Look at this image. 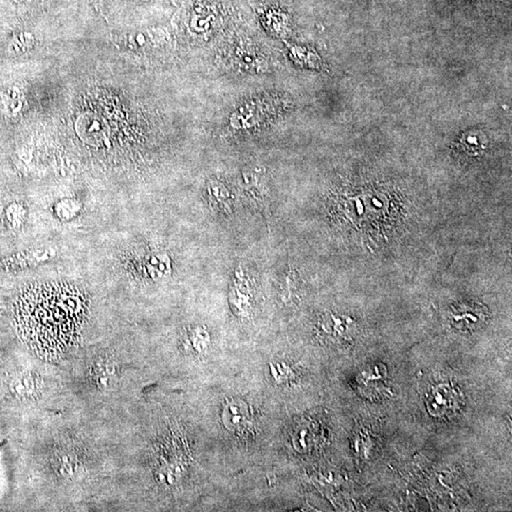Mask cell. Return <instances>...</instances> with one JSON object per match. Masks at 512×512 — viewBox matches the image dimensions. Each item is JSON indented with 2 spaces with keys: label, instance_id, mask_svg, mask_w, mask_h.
I'll list each match as a JSON object with an SVG mask.
<instances>
[{
  "label": "cell",
  "instance_id": "cell-10",
  "mask_svg": "<svg viewBox=\"0 0 512 512\" xmlns=\"http://www.w3.org/2000/svg\"><path fill=\"white\" fill-rule=\"evenodd\" d=\"M96 373H95V376H96V379H98L99 382H102L103 385L104 384H110V382H112L113 376H114V372H112L110 369V366H107V363H102L100 364V366H97L96 368Z\"/></svg>",
  "mask_w": 512,
  "mask_h": 512
},
{
  "label": "cell",
  "instance_id": "cell-7",
  "mask_svg": "<svg viewBox=\"0 0 512 512\" xmlns=\"http://www.w3.org/2000/svg\"><path fill=\"white\" fill-rule=\"evenodd\" d=\"M210 199L213 207L221 212L226 213L231 209L232 202H229V193L225 191L223 187L213 186L212 189H210Z\"/></svg>",
  "mask_w": 512,
  "mask_h": 512
},
{
  "label": "cell",
  "instance_id": "cell-4",
  "mask_svg": "<svg viewBox=\"0 0 512 512\" xmlns=\"http://www.w3.org/2000/svg\"><path fill=\"white\" fill-rule=\"evenodd\" d=\"M352 321L347 317L336 316L329 313L319 321L318 333L322 339L335 345L349 342Z\"/></svg>",
  "mask_w": 512,
  "mask_h": 512
},
{
  "label": "cell",
  "instance_id": "cell-1",
  "mask_svg": "<svg viewBox=\"0 0 512 512\" xmlns=\"http://www.w3.org/2000/svg\"><path fill=\"white\" fill-rule=\"evenodd\" d=\"M86 292L67 282L34 283L15 303L18 333L44 358H57L75 345L89 314Z\"/></svg>",
  "mask_w": 512,
  "mask_h": 512
},
{
  "label": "cell",
  "instance_id": "cell-9",
  "mask_svg": "<svg viewBox=\"0 0 512 512\" xmlns=\"http://www.w3.org/2000/svg\"><path fill=\"white\" fill-rule=\"evenodd\" d=\"M210 337L203 329H197L191 333V345L193 350L196 353L203 354L207 350Z\"/></svg>",
  "mask_w": 512,
  "mask_h": 512
},
{
  "label": "cell",
  "instance_id": "cell-8",
  "mask_svg": "<svg viewBox=\"0 0 512 512\" xmlns=\"http://www.w3.org/2000/svg\"><path fill=\"white\" fill-rule=\"evenodd\" d=\"M55 468L60 474L66 477H73L75 476L76 472H78L79 465L78 462L73 456L62 455L57 456Z\"/></svg>",
  "mask_w": 512,
  "mask_h": 512
},
{
  "label": "cell",
  "instance_id": "cell-2",
  "mask_svg": "<svg viewBox=\"0 0 512 512\" xmlns=\"http://www.w3.org/2000/svg\"><path fill=\"white\" fill-rule=\"evenodd\" d=\"M461 395L455 387L439 384L430 388L425 396V402L430 413L435 416H449L460 407Z\"/></svg>",
  "mask_w": 512,
  "mask_h": 512
},
{
  "label": "cell",
  "instance_id": "cell-3",
  "mask_svg": "<svg viewBox=\"0 0 512 512\" xmlns=\"http://www.w3.org/2000/svg\"><path fill=\"white\" fill-rule=\"evenodd\" d=\"M223 421L229 431L246 434L253 429V414L250 406L239 398L227 400L223 405Z\"/></svg>",
  "mask_w": 512,
  "mask_h": 512
},
{
  "label": "cell",
  "instance_id": "cell-6",
  "mask_svg": "<svg viewBox=\"0 0 512 512\" xmlns=\"http://www.w3.org/2000/svg\"><path fill=\"white\" fill-rule=\"evenodd\" d=\"M451 318L456 327L472 329V327H477L481 322L484 321L485 314L477 307L462 305L453 310Z\"/></svg>",
  "mask_w": 512,
  "mask_h": 512
},
{
  "label": "cell",
  "instance_id": "cell-5",
  "mask_svg": "<svg viewBox=\"0 0 512 512\" xmlns=\"http://www.w3.org/2000/svg\"><path fill=\"white\" fill-rule=\"evenodd\" d=\"M229 303L236 315L240 318H249L252 310V292L249 281L245 277L242 269L236 271L229 292Z\"/></svg>",
  "mask_w": 512,
  "mask_h": 512
}]
</instances>
